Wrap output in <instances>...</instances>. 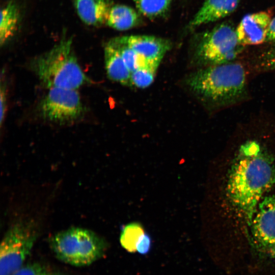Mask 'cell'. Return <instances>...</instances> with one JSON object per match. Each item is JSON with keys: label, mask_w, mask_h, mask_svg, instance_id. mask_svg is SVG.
Returning a JSON list of instances; mask_svg holds the SVG:
<instances>
[{"label": "cell", "mask_w": 275, "mask_h": 275, "mask_svg": "<svg viewBox=\"0 0 275 275\" xmlns=\"http://www.w3.org/2000/svg\"><path fill=\"white\" fill-rule=\"evenodd\" d=\"M138 13L132 8L123 5L111 7L106 23L114 29L124 31L135 26L139 22Z\"/></svg>", "instance_id": "obj_14"}, {"label": "cell", "mask_w": 275, "mask_h": 275, "mask_svg": "<svg viewBox=\"0 0 275 275\" xmlns=\"http://www.w3.org/2000/svg\"><path fill=\"white\" fill-rule=\"evenodd\" d=\"M85 107L77 90L52 88L39 101L37 112L44 121L69 124L81 118Z\"/></svg>", "instance_id": "obj_7"}, {"label": "cell", "mask_w": 275, "mask_h": 275, "mask_svg": "<svg viewBox=\"0 0 275 275\" xmlns=\"http://www.w3.org/2000/svg\"><path fill=\"white\" fill-rule=\"evenodd\" d=\"M29 67L48 89L77 90L90 81L78 62L71 39L62 40L48 51L32 59Z\"/></svg>", "instance_id": "obj_3"}, {"label": "cell", "mask_w": 275, "mask_h": 275, "mask_svg": "<svg viewBox=\"0 0 275 275\" xmlns=\"http://www.w3.org/2000/svg\"><path fill=\"white\" fill-rule=\"evenodd\" d=\"M104 57L108 77L122 85L131 87V73L118 49L110 41L105 46Z\"/></svg>", "instance_id": "obj_12"}, {"label": "cell", "mask_w": 275, "mask_h": 275, "mask_svg": "<svg viewBox=\"0 0 275 275\" xmlns=\"http://www.w3.org/2000/svg\"><path fill=\"white\" fill-rule=\"evenodd\" d=\"M19 19V12L17 5L10 2L1 11L0 43L5 45L14 35Z\"/></svg>", "instance_id": "obj_15"}, {"label": "cell", "mask_w": 275, "mask_h": 275, "mask_svg": "<svg viewBox=\"0 0 275 275\" xmlns=\"http://www.w3.org/2000/svg\"><path fill=\"white\" fill-rule=\"evenodd\" d=\"M267 41H275V17L271 19L269 28Z\"/></svg>", "instance_id": "obj_23"}, {"label": "cell", "mask_w": 275, "mask_h": 275, "mask_svg": "<svg viewBox=\"0 0 275 275\" xmlns=\"http://www.w3.org/2000/svg\"><path fill=\"white\" fill-rule=\"evenodd\" d=\"M159 66L146 65L139 67L131 74V87L145 89L153 82Z\"/></svg>", "instance_id": "obj_18"}, {"label": "cell", "mask_w": 275, "mask_h": 275, "mask_svg": "<svg viewBox=\"0 0 275 275\" xmlns=\"http://www.w3.org/2000/svg\"><path fill=\"white\" fill-rule=\"evenodd\" d=\"M251 67L257 71L275 72V46L260 55Z\"/></svg>", "instance_id": "obj_19"}, {"label": "cell", "mask_w": 275, "mask_h": 275, "mask_svg": "<svg viewBox=\"0 0 275 275\" xmlns=\"http://www.w3.org/2000/svg\"><path fill=\"white\" fill-rule=\"evenodd\" d=\"M49 244L59 260L75 266L88 265L99 259L108 246L101 236L78 227L55 234L50 238Z\"/></svg>", "instance_id": "obj_4"}, {"label": "cell", "mask_w": 275, "mask_h": 275, "mask_svg": "<svg viewBox=\"0 0 275 275\" xmlns=\"http://www.w3.org/2000/svg\"><path fill=\"white\" fill-rule=\"evenodd\" d=\"M275 183V162L255 140L240 147L231 167L227 194L233 206L250 224L265 193Z\"/></svg>", "instance_id": "obj_1"}, {"label": "cell", "mask_w": 275, "mask_h": 275, "mask_svg": "<svg viewBox=\"0 0 275 275\" xmlns=\"http://www.w3.org/2000/svg\"><path fill=\"white\" fill-rule=\"evenodd\" d=\"M243 47L236 30L223 23L203 36L195 49L193 61L198 68L233 62Z\"/></svg>", "instance_id": "obj_6"}, {"label": "cell", "mask_w": 275, "mask_h": 275, "mask_svg": "<svg viewBox=\"0 0 275 275\" xmlns=\"http://www.w3.org/2000/svg\"><path fill=\"white\" fill-rule=\"evenodd\" d=\"M151 248V237L148 233H145L136 244V251L141 255H145L150 252Z\"/></svg>", "instance_id": "obj_20"}, {"label": "cell", "mask_w": 275, "mask_h": 275, "mask_svg": "<svg viewBox=\"0 0 275 275\" xmlns=\"http://www.w3.org/2000/svg\"><path fill=\"white\" fill-rule=\"evenodd\" d=\"M271 20L270 14L265 11L244 16L236 29L239 42L244 46L259 45L267 41Z\"/></svg>", "instance_id": "obj_9"}, {"label": "cell", "mask_w": 275, "mask_h": 275, "mask_svg": "<svg viewBox=\"0 0 275 275\" xmlns=\"http://www.w3.org/2000/svg\"><path fill=\"white\" fill-rule=\"evenodd\" d=\"M73 4L85 23L98 26L106 22L111 7L106 0H73Z\"/></svg>", "instance_id": "obj_13"}, {"label": "cell", "mask_w": 275, "mask_h": 275, "mask_svg": "<svg viewBox=\"0 0 275 275\" xmlns=\"http://www.w3.org/2000/svg\"><path fill=\"white\" fill-rule=\"evenodd\" d=\"M250 225L253 242L257 250L275 258V195L260 202Z\"/></svg>", "instance_id": "obj_8"}, {"label": "cell", "mask_w": 275, "mask_h": 275, "mask_svg": "<svg viewBox=\"0 0 275 275\" xmlns=\"http://www.w3.org/2000/svg\"><path fill=\"white\" fill-rule=\"evenodd\" d=\"M117 39L128 46L145 60L159 65L171 48L170 41L152 36L129 35Z\"/></svg>", "instance_id": "obj_10"}, {"label": "cell", "mask_w": 275, "mask_h": 275, "mask_svg": "<svg viewBox=\"0 0 275 275\" xmlns=\"http://www.w3.org/2000/svg\"><path fill=\"white\" fill-rule=\"evenodd\" d=\"M145 233L143 225L138 222H131L122 226L120 235L121 246L129 253H135L136 244Z\"/></svg>", "instance_id": "obj_16"}, {"label": "cell", "mask_w": 275, "mask_h": 275, "mask_svg": "<svg viewBox=\"0 0 275 275\" xmlns=\"http://www.w3.org/2000/svg\"><path fill=\"white\" fill-rule=\"evenodd\" d=\"M44 273L40 265L31 264L22 266L13 275H44Z\"/></svg>", "instance_id": "obj_21"}, {"label": "cell", "mask_w": 275, "mask_h": 275, "mask_svg": "<svg viewBox=\"0 0 275 275\" xmlns=\"http://www.w3.org/2000/svg\"><path fill=\"white\" fill-rule=\"evenodd\" d=\"M44 275H53V274H47V273H44Z\"/></svg>", "instance_id": "obj_24"}, {"label": "cell", "mask_w": 275, "mask_h": 275, "mask_svg": "<svg viewBox=\"0 0 275 275\" xmlns=\"http://www.w3.org/2000/svg\"><path fill=\"white\" fill-rule=\"evenodd\" d=\"M240 0H206L189 23L190 28L224 18L237 8Z\"/></svg>", "instance_id": "obj_11"}, {"label": "cell", "mask_w": 275, "mask_h": 275, "mask_svg": "<svg viewBox=\"0 0 275 275\" xmlns=\"http://www.w3.org/2000/svg\"><path fill=\"white\" fill-rule=\"evenodd\" d=\"M172 0H133L139 11L149 18L163 15L169 9Z\"/></svg>", "instance_id": "obj_17"}, {"label": "cell", "mask_w": 275, "mask_h": 275, "mask_svg": "<svg viewBox=\"0 0 275 275\" xmlns=\"http://www.w3.org/2000/svg\"><path fill=\"white\" fill-rule=\"evenodd\" d=\"M36 223L29 219L13 224L5 233L0 246V275H13L19 269L38 236Z\"/></svg>", "instance_id": "obj_5"}, {"label": "cell", "mask_w": 275, "mask_h": 275, "mask_svg": "<svg viewBox=\"0 0 275 275\" xmlns=\"http://www.w3.org/2000/svg\"><path fill=\"white\" fill-rule=\"evenodd\" d=\"M7 86L6 81L1 79V126L4 121L7 107Z\"/></svg>", "instance_id": "obj_22"}, {"label": "cell", "mask_w": 275, "mask_h": 275, "mask_svg": "<svg viewBox=\"0 0 275 275\" xmlns=\"http://www.w3.org/2000/svg\"><path fill=\"white\" fill-rule=\"evenodd\" d=\"M248 70L234 61L198 68L186 77L188 88L208 108L220 110L249 98Z\"/></svg>", "instance_id": "obj_2"}]
</instances>
